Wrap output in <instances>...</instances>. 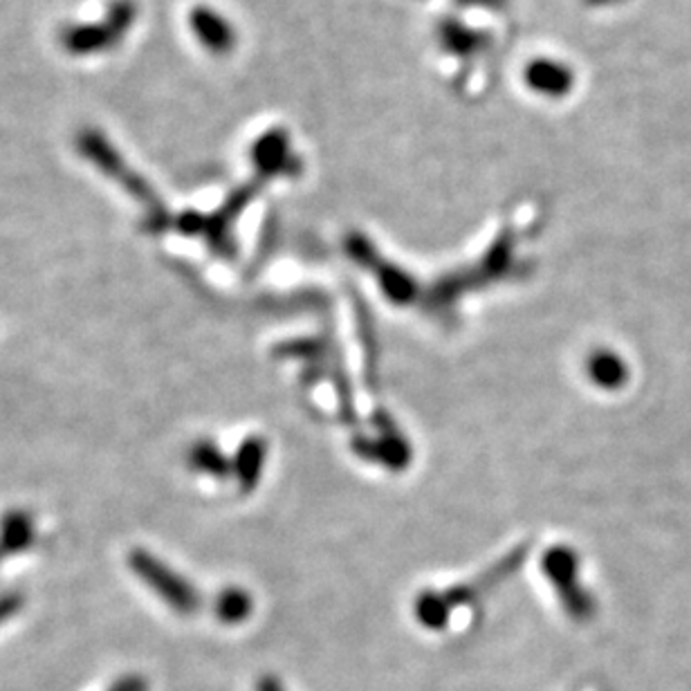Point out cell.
Masks as SVG:
<instances>
[{
    "label": "cell",
    "mask_w": 691,
    "mask_h": 691,
    "mask_svg": "<svg viewBox=\"0 0 691 691\" xmlns=\"http://www.w3.org/2000/svg\"><path fill=\"white\" fill-rule=\"evenodd\" d=\"M75 149L101 175H106L108 180H117L123 192L131 194L144 207V212L164 205L153 192V186L144 180V175H140L136 169L126 164L119 149L108 140V136L101 129H97V126H84V129L77 131Z\"/></svg>",
    "instance_id": "cell-1"
},
{
    "label": "cell",
    "mask_w": 691,
    "mask_h": 691,
    "mask_svg": "<svg viewBox=\"0 0 691 691\" xmlns=\"http://www.w3.org/2000/svg\"><path fill=\"white\" fill-rule=\"evenodd\" d=\"M129 565L149 589H153L177 613L198 611L201 595L196 593V589L186 580H182L177 573H173L166 563H162L149 550H142V548L133 550L129 554Z\"/></svg>",
    "instance_id": "cell-2"
},
{
    "label": "cell",
    "mask_w": 691,
    "mask_h": 691,
    "mask_svg": "<svg viewBox=\"0 0 691 691\" xmlns=\"http://www.w3.org/2000/svg\"><path fill=\"white\" fill-rule=\"evenodd\" d=\"M58 45L61 50L77 56H101L115 47L121 45L117 34L110 30V25L101 21H73L58 30Z\"/></svg>",
    "instance_id": "cell-3"
},
{
    "label": "cell",
    "mask_w": 691,
    "mask_h": 691,
    "mask_svg": "<svg viewBox=\"0 0 691 691\" xmlns=\"http://www.w3.org/2000/svg\"><path fill=\"white\" fill-rule=\"evenodd\" d=\"M188 30H192L201 47L216 56L229 54L238 43L234 23L212 6H196L188 12Z\"/></svg>",
    "instance_id": "cell-4"
},
{
    "label": "cell",
    "mask_w": 691,
    "mask_h": 691,
    "mask_svg": "<svg viewBox=\"0 0 691 691\" xmlns=\"http://www.w3.org/2000/svg\"><path fill=\"white\" fill-rule=\"evenodd\" d=\"M523 79L535 93L550 99L565 97L575 86L573 71L557 58H535L532 63H528Z\"/></svg>",
    "instance_id": "cell-5"
},
{
    "label": "cell",
    "mask_w": 691,
    "mask_h": 691,
    "mask_svg": "<svg viewBox=\"0 0 691 691\" xmlns=\"http://www.w3.org/2000/svg\"><path fill=\"white\" fill-rule=\"evenodd\" d=\"M290 138L285 131H268L263 133L255 147H251V162H255L257 171L268 175H279L283 171H290L292 155H290Z\"/></svg>",
    "instance_id": "cell-6"
},
{
    "label": "cell",
    "mask_w": 691,
    "mask_h": 691,
    "mask_svg": "<svg viewBox=\"0 0 691 691\" xmlns=\"http://www.w3.org/2000/svg\"><path fill=\"white\" fill-rule=\"evenodd\" d=\"M34 541V521L23 510H10L0 519V550L3 554L25 552Z\"/></svg>",
    "instance_id": "cell-7"
},
{
    "label": "cell",
    "mask_w": 691,
    "mask_h": 691,
    "mask_svg": "<svg viewBox=\"0 0 691 691\" xmlns=\"http://www.w3.org/2000/svg\"><path fill=\"white\" fill-rule=\"evenodd\" d=\"M110 30L117 34L119 41L129 36L140 19V6L138 0H110L104 17H101Z\"/></svg>",
    "instance_id": "cell-8"
},
{
    "label": "cell",
    "mask_w": 691,
    "mask_h": 691,
    "mask_svg": "<svg viewBox=\"0 0 691 691\" xmlns=\"http://www.w3.org/2000/svg\"><path fill=\"white\" fill-rule=\"evenodd\" d=\"M261 463H263V443L261 440H247V443L240 447L238 461H236V476L242 487H251L259 481Z\"/></svg>",
    "instance_id": "cell-9"
},
{
    "label": "cell",
    "mask_w": 691,
    "mask_h": 691,
    "mask_svg": "<svg viewBox=\"0 0 691 691\" xmlns=\"http://www.w3.org/2000/svg\"><path fill=\"white\" fill-rule=\"evenodd\" d=\"M188 461H192V465L205 474H212V476H227L231 465L229 461L220 454V450L214 445V443H207V440H201V443L194 445L192 454H188Z\"/></svg>",
    "instance_id": "cell-10"
},
{
    "label": "cell",
    "mask_w": 691,
    "mask_h": 691,
    "mask_svg": "<svg viewBox=\"0 0 691 691\" xmlns=\"http://www.w3.org/2000/svg\"><path fill=\"white\" fill-rule=\"evenodd\" d=\"M251 611V602L249 595L242 591H225L218 600H216V615L218 619L227 622V624H236L242 622Z\"/></svg>",
    "instance_id": "cell-11"
},
{
    "label": "cell",
    "mask_w": 691,
    "mask_h": 691,
    "mask_svg": "<svg viewBox=\"0 0 691 691\" xmlns=\"http://www.w3.org/2000/svg\"><path fill=\"white\" fill-rule=\"evenodd\" d=\"M177 227V231L182 234H188V236H196V234H205L207 229V218L201 216L198 212H184L175 218L173 223Z\"/></svg>",
    "instance_id": "cell-12"
},
{
    "label": "cell",
    "mask_w": 691,
    "mask_h": 691,
    "mask_svg": "<svg viewBox=\"0 0 691 691\" xmlns=\"http://www.w3.org/2000/svg\"><path fill=\"white\" fill-rule=\"evenodd\" d=\"M25 600L21 593H3L0 595V624L12 619L21 608H23Z\"/></svg>",
    "instance_id": "cell-13"
},
{
    "label": "cell",
    "mask_w": 691,
    "mask_h": 691,
    "mask_svg": "<svg viewBox=\"0 0 691 691\" xmlns=\"http://www.w3.org/2000/svg\"><path fill=\"white\" fill-rule=\"evenodd\" d=\"M108 691H149V682L142 676H121Z\"/></svg>",
    "instance_id": "cell-14"
},
{
    "label": "cell",
    "mask_w": 691,
    "mask_h": 691,
    "mask_svg": "<svg viewBox=\"0 0 691 691\" xmlns=\"http://www.w3.org/2000/svg\"><path fill=\"white\" fill-rule=\"evenodd\" d=\"M259 691H281V684L277 680H272V678H266V680H261Z\"/></svg>",
    "instance_id": "cell-15"
},
{
    "label": "cell",
    "mask_w": 691,
    "mask_h": 691,
    "mask_svg": "<svg viewBox=\"0 0 691 691\" xmlns=\"http://www.w3.org/2000/svg\"><path fill=\"white\" fill-rule=\"evenodd\" d=\"M0 557H3V550H0Z\"/></svg>",
    "instance_id": "cell-16"
}]
</instances>
